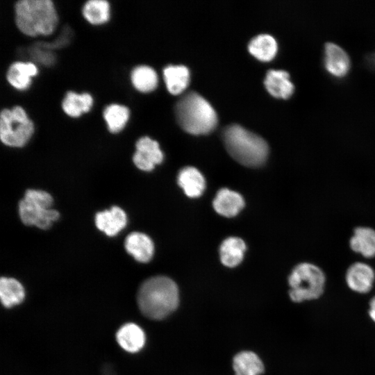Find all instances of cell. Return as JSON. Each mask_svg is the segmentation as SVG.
<instances>
[{
	"mask_svg": "<svg viewBox=\"0 0 375 375\" xmlns=\"http://www.w3.org/2000/svg\"><path fill=\"white\" fill-rule=\"evenodd\" d=\"M162 159L163 154L157 141L147 136L141 137L137 140L133 160L138 169L151 171Z\"/></svg>",
	"mask_w": 375,
	"mask_h": 375,
	"instance_id": "ba28073f",
	"label": "cell"
},
{
	"mask_svg": "<svg viewBox=\"0 0 375 375\" xmlns=\"http://www.w3.org/2000/svg\"><path fill=\"white\" fill-rule=\"evenodd\" d=\"M178 183L185 194L191 198L201 196L205 189L203 175L193 167H184L179 172Z\"/></svg>",
	"mask_w": 375,
	"mask_h": 375,
	"instance_id": "ac0fdd59",
	"label": "cell"
},
{
	"mask_svg": "<svg viewBox=\"0 0 375 375\" xmlns=\"http://www.w3.org/2000/svg\"><path fill=\"white\" fill-rule=\"evenodd\" d=\"M374 279L375 273L373 269L362 262L351 265L346 274V282L348 287L360 294L369 292L373 287Z\"/></svg>",
	"mask_w": 375,
	"mask_h": 375,
	"instance_id": "30bf717a",
	"label": "cell"
},
{
	"mask_svg": "<svg viewBox=\"0 0 375 375\" xmlns=\"http://www.w3.org/2000/svg\"><path fill=\"white\" fill-rule=\"evenodd\" d=\"M325 282L319 267L310 262L299 263L288 277L290 298L295 303L317 299L324 292Z\"/></svg>",
	"mask_w": 375,
	"mask_h": 375,
	"instance_id": "5b68a950",
	"label": "cell"
},
{
	"mask_svg": "<svg viewBox=\"0 0 375 375\" xmlns=\"http://www.w3.org/2000/svg\"><path fill=\"white\" fill-rule=\"evenodd\" d=\"M138 303L140 311L151 319H162L178 305V290L169 278L158 276L146 280L140 287Z\"/></svg>",
	"mask_w": 375,
	"mask_h": 375,
	"instance_id": "6da1fadb",
	"label": "cell"
},
{
	"mask_svg": "<svg viewBox=\"0 0 375 375\" xmlns=\"http://www.w3.org/2000/svg\"><path fill=\"white\" fill-rule=\"evenodd\" d=\"M102 117L108 131L115 134L121 132L126 126L130 117V110L125 105L112 103L104 108Z\"/></svg>",
	"mask_w": 375,
	"mask_h": 375,
	"instance_id": "d6986e66",
	"label": "cell"
},
{
	"mask_svg": "<svg viewBox=\"0 0 375 375\" xmlns=\"http://www.w3.org/2000/svg\"><path fill=\"white\" fill-rule=\"evenodd\" d=\"M230 156L242 165L256 167L266 160L269 148L265 140L238 124L226 126L222 133Z\"/></svg>",
	"mask_w": 375,
	"mask_h": 375,
	"instance_id": "3957f363",
	"label": "cell"
},
{
	"mask_svg": "<svg viewBox=\"0 0 375 375\" xmlns=\"http://www.w3.org/2000/svg\"><path fill=\"white\" fill-rule=\"evenodd\" d=\"M81 12L90 24L101 25L110 19V5L106 0H89L83 6Z\"/></svg>",
	"mask_w": 375,
	"mask_h": 375,
	"instance_id": "7402d4cb",
	"label": "cell"
},
{
	"mask_svg": "<svg viewBox=\"0 0 375 375\" xmlns=\"http://www.w3.org/2000/svg\"><path fill=\"white\" fill-rule=\"evenodd\" d=\"M116 339L124 350L135 353L143 348L146 338L144 332L138 325L127 323L117 331Z\"/></svg>",
	"mask_w": 375,
	"mask_h": 375,
	"instance_id": "2e32d148",
	"label": "cell"
},
{
	"mask_svg": "<svg viewBox=\"0 0 375 375\" xmlns=\"http://www.w3.org/2000/svg\"><path fill=\"white\" fill-rule=\"evenodd\" d=\"M51 196L47 192L37 190H26L19 203V214L22 222L42 229L49 228L59 218L57 210L51 209Z\"/></svg>",
	"mask_w": 375,
	"mask_h": 375,
	"instance_id": "52a82bcc",
	"label": "cell"
},
{
	"mask_svg": "<svg viewBox=\"0 0 375 375\" xmlns=\"http://www.w3.org/2000/svg\"><path fill=\"white\" fill-rule=\"evenodd\" d=\"M25 292L22 284L15 278L2 277L0 280V297L6 308H11L22 302Z\"/></svg>",
	"mask_w": 375,
	"mask_h": 375,
	"instance_id": "484cf974",
	"label": "cell"
},
{
	"mask_svg": "<svg viewBox=\"0 0 375 375\" xmlns=\"http://www.w3.org/2000/svg\"><path fill=\"white\" fill-rule=\"evenodd\" d=\"M93 103L94 99L89 92L78 93L69 90L65 93L61 101V108L66 115L77 118L83 113L88 112Z\"/></svg>",
	"mask_w": 375,
	"mask_h": 375,
	"instance_id": "9a60e30c",
	"label": "cell"
},
{
	"mask_svg": "<svg viewBox=\"0 0 375 375\" xmlns=\"http://www.w3.org/2000/svg\"><path fill=\"white\" fill-rule=\"evenodd\" d=\"M35 131L33 121L25 109L19 105L5 108L0 112V139L10 147H22L32 138Z\"/></svg>",
	"mask_w": 375,
	"mask_h": 375,
	"instance_id": "8992f818",
	"label": "cell"
},
{
	"mask_svg": "<svg viewBox=\"0 0 375 375\" xmlns=\"http://www.w3.org/2000/svg\"><path fill=\"white\" fill-rule=\"evenodd\" d=\"M368 314L371 319L375 323V296L369 301Z\"/></svg>",
	"mask_w": 375,
	"mask_h": 375,
	"instance_id": "83f0119b",
	"label": "cell"
},
{
	"mask_svg": "<svg viewBox=\"0 0 375 375\" xmlns=\"http://www.w3.org/2000/svg\"><path fill=\"white\" fill-rule=\"evenodd\" d=\"M14 21L22 34L33 38L52 34L59 17L51 0H19L14 5Z\"/></svg>",
	"mask_w": 375,
	"mask_h": 375,
	"instance_id": "7a4b0ae2",
	"label": "cell"
},
{
	"mask_svg": "<svg viewBox=\"0 0 375 375\" xmlns=\"http://www.w3.org/2000/svg\"><path fill=\"white\" fill-rule=\"evenodd\" d=\"M130 78L134 88L141 92H151L158 84L156 71L147 65L135 67L131 72Z\"/></svg>",
	"mask_w": 375,
	"mask_h": 375,
	"instance_id": "4316f807",
	"label": "cell"
},
{
	"mask_svg": "<svg viewBox=\"0 0 375 375\" xmlns=\"http://www.w3.org/2000/svg\"><path fill=\"white\" fill-rule=\"evenodd\" d=\"M124 246L126 251L138 262H149L153 255L154 246L152 240L142 233L133 232L128 235Z\"/></svg>",
	"mask_w": 375,
	"mask_h": 375,
	"instance_id": "4fadbf2b",
	"label": "cell"
},
{
	"mask_svg": "<svg viewBox=\"0 0 375 375\" xmlns=\"http://www.w3.org/2000/svg\"><path fill=\"white\" fill-rule=\"evenodd\" d=\"M367 62L370 67H375V52L368 56Z\"/></svg>",
	"mask_w": 375,
	"mask_h": 375,
	"instance_id": "f1b7e54d",
	"label": "cell"
},
{
	"mask_svg": "<svg viewBox=\"0 0 375 375\" xmlns=\"http://www.w3.org/2000/svg\"><path fill=\"white\" fill-rule=\"evenodd\" d=\"M324 65L326 71L333 76H345L351 67L350 58L347 52L335 43L328 42L324 47Z\"/></svg>",
	"mask_w": 375,
	"mask_h": 375,
	"instance_id": "9c48e42d",
	"label": "cell"
},
{
	"mask_svg": "<svg viewBox=\"0 0 375 375\" xmlns=\"http://www.w3.org/2000/svg\"><path fill=\"white\" fill-rule=\"evenodd\" d=\"M38 74V68L33 62L15 61L8 67L6 78L13 88L22 91L30 87L32 78Z\"/></svg>",
	"mask_w": 375,
	"mask_h": 375,
	"instance_id": "8fae6325",
	"label": "cell"
},
{
	"mask_svg": "<svg viewBox=\"0 0 375 375\" xmlns=\"http://www.w3.org/2000/svg\"><path fill=\"white\" fill-rule=\"evenodd\" d=\"M249 52L262 61H269L277 53L278 45L270 35L261 34L253 38L248 45Z\"/></svg>",
	"mask_w": 375,
	"mask_h": 375,
	"instance_id": "d4e9b609",
	"label": "cell"
},
{
	"mask_svg": "<svg viewBox=\"0 0 375 375\" xmlns=\"http://www.w3.org/2000/svg\"><path fill=\"white\" fill-rule=\"evenodd\" d=\"M264 84L269 93L276 98L288 99L294 90L289 74L284 70H269L266 74Z\"/></svg>",
	"mask_w": 375,
	"mask_h": 375,
	"instance_id": "5bb4252c",
	"label": "cell"
},
{
	"mask_svg": "<svg viewBox=\"0 0 375 375\" xmlns=\"http://www.w3.org/2000/svg\"><path fill=\"white\" fill-rule=\"evenodd\" d=\"M245 249V243L241 238L236 237L226 238L219 248L222 263L229 267L237 266L242 260Z\"/></svg>",
	"mask_w": 375,
	"mask_h": 375,
	"instance_id": "ffe728a7",
	"label": "cell"
},
{
	"mask_svg": "<svg viewBox=\"0 0 375 375\" xmlns=\"http://www.w3.org/2000/svg\"><path fill=\"white\" fill-rule=\"evenodd\" d=\"M179 126L193 135L207 134L217 125L215 110L209 102L195 92L183 95L174 106Z\"/></svg>",
	"mask_w": 375,
	"mask_h": 375,
	"instance_id": "277c9868",
	"label": "cell"
},
{
	"mask_svg": "<svg viewBox=\"0 0 375 375\" xmlns=\"http://www.w3.org/2000/svg\"><path fill=\"white\" fill-rule=\"evenodd\" d=\"M126 215L117 206L99 212L95 216V224L98 229L108 236L116 235L126 226Z\"/></svg>",
	"mask_w": 375,
	"mask_h": 375,
	"instance_id": "7c38bea8",
	"label": "cell"
},
{
	"mask_svg": "<svg viewBox=\"0 0 375 375\" xmlns=\"http://www.w3.org/2000/svg\"><path fill=\"white\" fill-rule=\"evenodd\" d=\"M351 248L366 258L375 256V231L369 227H358L350 240Z\"/></svg>",
	"mask_w": 375,
	"mask_h": 375,
	"instance_id": "44dd1931",
	"label": "cell"
},
{
	"mask_svg": "<svg viewBox=\"0 0 375 375\" xmlns=\"http://www.w3.org/2000/svg\"><path fill=\"white\" fill-rule=\"evenodd\" d=\"M233 369L235 375H260L264 371V365L255 353L244 351L234 357Z\"/></svg>",
	"mask_w": 375,
	"mask_h": 375,
	"instance_id": "603a6c76",
	"label": "cell"
},
{
	"mask_svg": "<svg viewBox=\"0 0 375 375\" xmlns=\"http://www.w3.org/2000/svg\"><path fill=\"white\" fill-rule=\"evenodd\" d=\"M244 206L242 197L239 193L227 188L219 190L213 201L215 211L227 217L235 216Z\"/></svg>",
	"mask_w": 375,
	"mask_h": 375,
	"instance_id": "e0dca14e",
	"label": "cell"
},
{
	"mask_svg": "<svg viewBox=\"0 0 375 375\" xmlns=\"http://www.w3.org/2000/svg\"><path fill=\"white\" fill-rule=\"evenodd\" d=\"M163 74L167 90L171 94H180L189 83L190 73L185 66L169 65L164 69Z\"/></svg>",
	"mask_w": 375,
	"mask_h": 375,
	"instance_id": "cb8c5ba5",
	"label": "cell"
}]
</instances>
